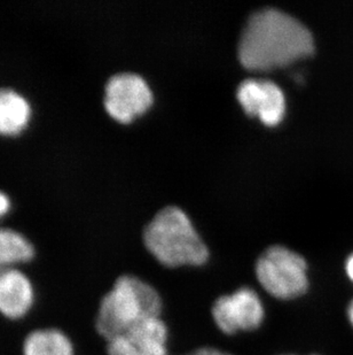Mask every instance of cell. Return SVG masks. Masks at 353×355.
Segmentation results:
<instances>
[{"label": "cell", "mask_w": 353, "mask_h": 355, "mask_svg": "<svg viewBox=\"0 0 353 355\" xmlns=\"http://www.w3.org/2000/svg\"><path fill=\"white\" fill-rule=\"evenodd\" d=\"M314 52V37L309 29L278 10L253 14L239 44L241 64L250 71L283 67Z\"/></svg>", "instance_id": "obj_1"}, {"label": "cell", "mask_w": 353, "mask_h": 355, "mask_svg": "<svg viewBox=\"0 0 353 355\" xmlns=\"http://www.w3.org/2000/svg\"><path fill=\"white\" fill-rule=\"evenodd\" d=\"M161 312L162 299L152 285L136 276L123 275L101 300L96 328L108 342L143 322L160 318Z\"/></svg>", "instance_id": "obj_2"}, {"label": "cell", "mask_w": 353, "mask_h": 355, "mask_svg": "<svg viewBox=\"0 0 353 355\" xmlns=\"http://www.w3.org/2000/svg\"><path fill=\"white\" fill-rule=\"evenodd\" d=\"M143 241L154 258L169 268L204 265L209 258L207 246L178 207L159 211L145 229Z\"/></svg>", "instance_id": "obj_3"}, {"label": "cell", "mask_w": 353, "mask_h": 355, "mask_svg": "<svg viewBox=\"0 0 353 355\" xmlns=\"http://www.w3.org/2000/svg\"><path fill=\"white\" fill-rule=\"evenodd\" d=\"M256 276L271 295L282 300L298 298L309 288L307 265L303 257L283 246H272L260 255Z\"/></svg>", "instance_id": "obj_4"}, {"label": "cell", "mask_w": 353, "mask_h": 355, "mask_svg": "<svg viewBox=\"0 0 353 355\" xmlns=\"http://www.w3.org/2000/svg\"><path fill=\"white\" fill-rule=\"evenodd\" d=\"M107 113L120 123H130L153 104V94L146 80L132 73L114 75L105 87Z\"/></svg>", "instance_id": "obj_5"}, {"label": "cell", "mask_w": 353, "mask_h": 355, "mask_svg": "<svg viewBox=\"0 0 353 355\" xmlns=\"http://www.w3.org/2000/svg\"><path fill=\"white\" fill-rule=\"evenodd\" d=\"M211 313L218 329L226 335L256 330L265 316L263 302L250 288H241L232 295L217 299Z\"/></svg>", "instance_id": "obj_6"}, {"label": "cell", "mask_w": 353, "mask_h": 355, "mask_svg": "<svg viewBox=\"0 0 353 355\" xmlns=\"http://www.w3.org/2000/svg\"><path fill=\"white\" fill-rule=\"evenodd\" d=\"M237 99L248 115L260 118L270 127L280 123L286 113L284 94L271 80H244L237 89Z\"/></svg>", "instance_id": "obj_7"}, {"label": "cell", "mask_w": 353, "mask_h": 355, "mask_svg": "<svg viewBox=\"0 0 353 355\" xmlns=\"http://www.w3.org/2000/svg\"><path fill=\"white\" fill-rule=\"evenodd\" d=\"M168 329L161 318L143 322L107 342L108 355H167Z\"/></svg>", "instance_id": "obj_8"}, {"label": "cell", "mask_w": 353, "mask_h": 355, "mask_svg": "<svg viewBox=\"0 0 353 355\" xmlns=\"http://www.w3.org/2000/svg\"><path fill=\"white\" fill-rule=\"evenodd\" d=\"M36 302V290L30 277L20 268L0 272V315L19 321L30 314Z\"/></svg>", "instance_id": "obj_9"}, {"label": "cell", "mask_w": 353, "mask_h": 355, "mask_svg": "<svg viewBox=\"0 0 353 355\" xmlns=\"http://www.w3.org/2000/svg\"><path fill=\"white\" fill-rule=\"evenodd\" d=\"M33 115L30 103L10 87H0V135L15 136L28 127Z\"/></svg>", "instance_id": "obj_10"}, {"label": "cell", "mask_w": 353, "mask_h": 355, "mask_svg": "<svg viewBox=\"0 0 353 355\" xmlns=\"http://www.w3.org/2000/svg\"><path fill=\"white\" fill-rule=\"evenodd\" d=\"M22 355H75V346L60 329H36L24 338Z\"/></svg>", "instance_id": "obj_11"}, {"label": "cell", "mask_w": 353, "mask_h": 355, "mask_svg": "<svg viewBox=\"0 0 353 355\" xmlns=\"http://www.w3.org/2000/svg\"><path fill=\"white\" fill-rule=\"evenodd\" d=\"M36 254L33 241L15 229L0 228V272L19 268Z\"/></svg>", "instance_id": "obj_12"}, {"label": "cell", "mask_w": 353, "mask_h": 355, "mask_svg": "<svg viewBox=\"0 0 353 355\" xmlns=\"http://www.w3.org/2000/svg\"><path fill=\"white\" fill-rule=\"evenodd\" d=\"M10 209V199L7 193L0 191V216L7 214Z\"/></svg>", "instance_id": "obj_13"}, {"label": "cell", "mask_w": 353, "mask_h": 355, "mask_svg": "<svg viewBox=\"0 0 353 355\" xmlns=\"http://www.w3.org/2000/svg\"><path fill=\"white\" fill-rule=\"evenodd\" d=\"M187 355H230L228 353L223 352L220 349H212V347H202V349H195L194 352Z\"/></svg>", "instance_id": "obj_14"}, {"label": "cell", "mask_w": 353, "mask_h": 355, "mask_svg": "<svg viewBox=\"0 0 353 355\" xmlns=\"http://www.w3.org/2000/svg\"><path fill=\"white\" fill-rule=\"evenodd\" d=\"M345 272H347V277L350 278L351 282H353V253L345 262Z\"/></svg>", "instance_id": "obj_15"}, {"label": "cell", "mask_w": 353, "mask_h": 355, "mask_svg": "<svg viewBox=\"0 0 353 355\" xmlns=\"http://www.w3.org/2000/svg\"><path fill=\"white\" fill-rule=\"evenodd\" d=\"M347 318H349V322H350V324L352 325L353 328V299L351 300L350 304L347 306Z\"/></svg>", "instance_id": "obj_16"}, {"label": "cell", "mask_w": 353, "mask_h": 355, "mask_svg": "<svg viewBox=\"0 0 353 355\" xmlns=\"http://www.w3.org/2000/svg\"><path fill=\"white\" fill-rule=\"evenodd\" d=\"M312 355H317V354H312Z\"/></svg>", "instance_id": "obj_17"}]
</instances>
